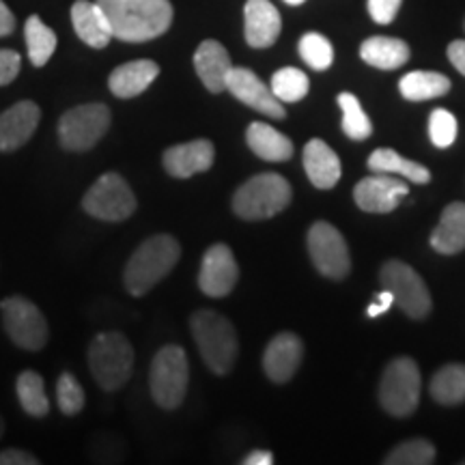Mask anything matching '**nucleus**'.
Instances as JSON below:
<instances>
[{
	"label": "nucleus",
	"instance_id": "1",
	"mask_svg": "<svg viewBox=\"0 0 465 465\" xmlns=\"http://www.w3.org/2000/svg\"><path fill=\"white\" fill-rule=\"evenodd\" d=\"M114 39L143 44L164 35L173 25L171 0H97Z\"/></svg>",
	"mask_w": 465,
	"mask_h": 465
},
{
	"label": "nucleus",
	"instance_id": "2",
	"mask_svg": "<svg viewBox=\"0 0 465 465\" xmlns=\"http://www.w3.org/2000/svg\"><path fill=\"white\" fill-rule=\"evenodd\" d=\"M182 257V246L173 235H153L132 254L124 272L125 289L134 298L149 293L162 278L171 274Z\"/></svg>",
	"mask_w": 465,
	"mask_h": 465
},
{
	"label": "nucleus",
	"instance_id": "3",
	"mask_svg": "<svg viewBox=\"0 0 465 465\" xmlns=\"http://www.w3.org/2000/svg\"><path fill=\"white\" fill-rule=\"evenodd\" d=\"M190 325L203 362L216 375L231 373L240 353V341L229 319L216 311H199L192 315Z\"/></svg>",
	"mask_w": 465,
	"mask_h": 465
},
{
	"label": "nucleus",
	"instance_id": "4",
	"mask_svg": "<svg viewBox=\"0 0 465 465\" xmlns=\"http://www.w3.org/2000/svg\"><path fill=\"white\" fill-rule=\"evenodd\" d=\"M89 369L102 391H119L134 369V347L121 332H102L89 345Z\"/></svg>",
	"mask_w": 465,
	"mask_h": 465
},
{
	"label": "nucleus",
	"instance_id": "5",
	"mask_svg": "<svg viewBox=\"0 0 465 465\" xmlns=\"http://www.w3.org/2000/svg\"><path fill=\"white\" fill-rule=\"evenodd\" d=\"M291 196V185L282 174L261 173L235 192L232 212L243 220H267L287 209Z\"/></svg>",
	"mask_w": 465,
	"mask_h": 465
},
{
	"label": "nucleus",
	"instance_id": "6",
	"mask_svg": "<svg viewBox=\"0 0 465 465\" xmlns=\"http://www.w3.org/2000/svg\"><path fill=\"white\" fill-rule=\"evenodd\" d=\"M190 381V364L183 347L166 345L151 362V397L162 410H177L183 403Z\"/></svg>",
	"mask_w": 465,
	"mask_h": 465
},
{
	"label": "nucleus",
	"instance_id": "7",
	"mask_svg": "<svg viewBox=\"0 0 465 465\" xmlns=\"http://www.w3.org/2000/svg\"><path fill=\"white\" fill-rule=\"evenodd\" d=\"M110 121L113 114L106 104L75 106L58 121V141L67 151H89L106 136Z\"/></svg>",
	"mask_w": 465,
	"mask_h": 465
},
{
	"label": "nucleus",
	"instance_id": "8",
	"mask_svg": "<svg viewBox=\"0 0 465 465\" xmlns=\"http://www.w3.org/2000/svg\"><path fill=\"white\" fill-rule=\"evenodd\" d=\"M420 371L411 358H397L386 366L380 386L383 410L392 416L414 414L420 401Z\"/></svg>",
	"mask_w": 465,
	"mask_h": 465
},
{
	"label": "nucleus",
	"instance_id": "9",
	"mask_svg": "<svg viewBox=\"0 0 465 465\" xmlns=\"http://www.w3.org/2000/svg\"><path fill=\"white\" fill-rule=\"evenodd\" d=\"M83 207L89 216L106 223H124L136 212L138 203L130 183L119 173H106L84 194Z\"/></svg>",
	"mask_w": 465,
	"mask_h": 465
},
{
	"label": "nucleus",
	"instance_id": "10",
	"mask_svg": "<svg viewBox=\"0 0 465 465\" xmlns=\"http://www.w3.org/2000/svg\"><path fill=\"white\" fill-rule=\"evenodd\" d=\"M3 312L5 332L20 349L26 351H39L48 342V322H45L44 312L33 304L31 300L14 295V298H5L0 304Z\"/></svg>",
	"mask_w": 465,
	"mask_h": 465
},
{
	"label": "nucleus",
	"instance_id": "11",
	"mask_svg": "<svg viewBox=\"0 0 465 465\" xmlns=\"http://www.w3.org/2000/svg\"><path fill=\"white\" fill-rule=\"evenodd\" d=\"M383 289L394 295V304L411 319H424L431 311V295L420 274L403 261H388L381 267Z\"/></svg>",
	"mask_w": 465,
	"mask_h": 465
},
{
	"label": "nucleus",
	"instance_id": "12",
	"mask_svg": "<svg viewBox=\"0 0 465 465\" xmlns=\"http://www.w3.org/2000/svg\"><path fill=\"white\" fill-rule=\"evenodd\" d=\"M308 252L312 263L323 276L341 281L351 270L347 243L336 226L330 223H315L308 231Z\"/></svg>",
	"mask_w": 465,
	"mask_h": 465
},
{
	"label": "nucleus",
	"instance_id": "13",
	"mask_svg": "<svg viewBox=\"0 0 465 465\" xmlns=\"http://www.w3.org/2000/svg\"><path fill=\"white\" fill-rule=\"evenodd\" d=\"M407 194H410V185L383 173H373V177L362 179L353 188L356 205L366 213H391Z\"/></svg>",
	"mask_w": 465,
	"mask_h": 465
},
{
	"label": "nucleus",
	"instance_id": "14",
	"mask_svg": "<svg viewBox=\"0 0 465 465\" xmlns=\"http://www.w3.org/2000/svg\"><path fill=\"white\" fill-rule=\"evenodd\" d=\"M240 278V267L232 257V250L226 243H216L205 252L201 263L199 287L209 298L229 295Z\"/></svg>",
	"mask_w": 465,
	"mask_h": 465
},
{
	"label": "nucleus",
	"instance_id": "15",
	"mask_svg": "<svg viewBox=\"0 0 465 465\" xmlns=\"http://www.w3.org/2000/svg\"><path fill=\"white\" fill-rule=\"evenodd\" d=\"M226 91L232 93L246 106L257 110V113H263L272 119H284L282 102L276 100L270 86L252 69L232 67L229 78H226Z\"/></svg>",
	"mask_w": 465,
	"mask_h": 465
},
{
	"label": "nucleus",
	"instance_id": "16",
	"mask_svg": "<svg viewBox=\"0 0 465 465\" xmlns=\"http://www.w3.org/2000/svg\"><path fill=\"white\" fill-rule=\"evenodd\" d=\"M42 121V108L31 100L17 102L0 114V151H15L31 141Z\"/></svg>",
	"mask_w": 465,
	"mask_h": 465
},
{
	"label": "nucleus",
	"instance_id": "17",
	"mask_svg": "<svg viewBox=\"0 0 465 465\" xmlns=\"http://www.w3.org/2000/svg\"><path fill=\"white\" fill-rule=\"evenodd\" d=\"M213 158H216V149L213 144L201 138V141H192L183 144H174V147L164 151V168L166 173L174 179H190L194 174L205 173L212 168Z\"/></svg>",
	"mask_w": 465,
	"mask_h": 465
},
{
	"label": "nucleus",
	"instance_id": "18",
	"mask_svg": "<svg viewBox=\"0 0 465 465\" xmlns=\"http://www.w3.org/2000/svg\"><path fill=\"white\" fill-rule=\"evenodd\" d=\"M302 356H304V345H302L298 334L282 332L274 336L263 353V369L267 377L276 383L289 381L298 373Z\"/></svg>",
	"mask_w": 465,
	"mask_h": 465
},
{
	"label": "nucleus",
	"instance_id": "19",
	"mask_svg": "<svg viewBox=\"0 0 465 465\" xmlns=\"http://www.w3.org/2000/svg\"><path fill=\"white\" fill-rule=\"evenodd\" d=\"M243 33H246V42L252 48H270L276 44L278 35H281L282 20L281 14L270 0H248L246 9H243Z\"/></svg>",
	"mask_w": 465,
	"mask_h": 465
},
{
	"label": "nucleus",
	"instance_id": "20",
	"mask_svg": "<svg viewBox=\"0 0 465 465\" xmlns=\"http://www.w3.org/2000/svg\"><path fill=\"white\" fill-rule=\"evenodd\" d=\"M194 69L207 91L223 93L226 91V78H229L232 63L223 44L205 39L194 52Z\"/></svg>",
	"mask_w": 465,
	"mask_h": 465
},
{
	"label": "nucleus",
	"instance_id": "21",
	"mask_svg": "<svg viewBox=\"0 0 465 465\" xmlns=\"http://www.w3.org/2000/svg\"><path fill=\"white\" fill-rule=\"evenodd\" d=\"M158 75V63L149 61V58L130 61L125 63V65H119L113 74H110L108 89L113 91V95L121 97V100H130V97H136L147 91Z\"/></svg>",
	"mask_w": 465,
	"mask_h": 465
},
{
	"label": "nucleus",
	"instance_id": "22",
	"mask_svg": "<svg viewBox=\"0 0 465 465\" xmlns=\"http://www.w3.org/2000/svg\"><path fill=\"white\" fill-rule=\"evenodd\" d=\"M72 22L75 35L91 48L102 50L110 44V39H114L113 31H110L108 17L97 3L75 0L72 7Z\"/></svg>",
	"mask_w": 465,
	"mask_h": 465
},
{
	"label": "nucleus",
	"instance_id": "23",
	"mask_svg": "<svg viewBox=\"0 0 465 465\" xmlns=\"http://www.w3.org/2000/svg\"><path fill=\"white\" fill-rule=\"evenodd\" d=\"M304 171L315 188L330 190L341 179V160L323 141L312 138L304 147Z\"/></svg>",
	"mask_w": 465,
	"mask_h": 465
},
{
	"label": "nucleus",
	"instance_id": "24",
	"mask_svg": "<svg viewBox=\"0 0 465 465\" xmlns=\"http://www.w3.org/2000/svg\"><path fill=\"white\" fill-rule=\"evenodd\" d=\"M431 246L440 254H457L465 250V203H450L431 232Z\"/></svg>",
	"mask_w": 465,
	"mask_h": 465
},
{
	"label": "nucleus",
	"instance_id": "25",
	"mask_svg": "<svg viewBox=\"0 0 465 465\" xmlns=\"http://www.w3.org/2000/svg\"><path fill=\"white\" fill-rule=\"evenodd\" d=\"M246 143L265 162H284L293 155V143L282 132L267 124H250L246 130Z\"/></svg>",
	"mask_w": 465,
	"mask_h": 465
},
{
	"label": "nucleus",
	"instance_id": "26",
	"mask_svg": "<svg viewBox=\"0 0 465 465\" xmlns=\"http://www.w3.org/2000/svg\"><path fill=\"white\" fill-rule=\"evenodd\" d=\"M360 56L371 67L391 72L410 61V45L397 37H369L360 45Z\"/></svg>",
	"mask_w": 465,
	"mask_h": 465
},
{
	"label": "nucleus",
	"instance_id": "27",
	"mask_svg": "<svg viewBox=\"0 0 465 465\" xmlns=\"http://www.w3.org/2000/svg\"><path fill=\"white\" fill-rule=\"evenodd\" d=\"M369 168L371 173H383V174H399V177L407 179L414 183H429L431 182V171L427 166L418 164L414 160H407L403 155L397 153L394 149H377L369 155Z\"/></svg>",
	"mask_w": 465,
	"mask_h": 465
},
{
	"label": "nucleus",
	"instance_id": "28",
	"mask_svg": "<svg viewBox=\"0 0 465 465\" xmlns=\"http://www.w3.org/2000/svg\"><path fill=\"white\" fill-rule=\"evenodd\" d=\"M399 91L410 102H427L446 95L450 80L440 72H410L401 78Z\"/></svg>",
	"mask_w": 465,
	"mask_h": 465
},
{
	"label": "nucleus",
	"instance_id": "29",
	"mask_svg": "<svg viewBox=\"0 0 465 465\" xmlns=\"http://www.w3.org/2000/svg\"><path fill=\"white\" fill-rule=\"evenodd\" d=\"M17 399H20L22 410L33 418H44L50 411V401L45 397V386L44 377L35 371H25L20 373L15 383Z\"/></svg>",
	"mask_w": 465,
	"mask_h": 465
},
{
	"label": "nucleus",
	"instance_id": "30",
	"mask_svg": "<svg viewBox=\"0 0 465 465\" xmlns=\"http://www.w3.org/2000/svg\"><path fill=\"white\" fill-rule=\"evenodd\" d=\"M28 58L35 67H44L56 50V33L45 26L39 15H31L25 26Z\"/></svg>",
	"mask_w": 465,
	"mask_h": 465
},
{
	"label": "nucleus",
	"instance_id": "31",
	"mask_svg": "<svg viewBox=\"0 0 465 465\" xmlns=\"http://www.w3.org/2000/svg\"><path fill=\"white\" fill-rule=\"evenodd\" d=\"M433 399L441 405H457L465 401V364H449L438 371L431 381Z\"/></svg>",
	"mask_w": 465,
	"mask_h": 465
},
{
	"label": "nucleus",
	"instance_id": "32",
	"mask_svg": "<svg viewBox=\"0 0 465 465\" xmlns=\"http://www.w3.org/2000/svg\"><path fill=\"white\" fill-rule=\"evenodd\" d=\"M339 106L342 110V132L347 134L351 141H366L373 134V124L366 116L362 104L353 93H341Z\"/></svg>",
	"mask_w": 465,
	"mask_h": 465
},
{
	"label": "nucleus",
	"instance_id": "33",
	"mask_svg": "<svg viewBox=\"0 0 465 465\" xmlns=\"http://www.w3.org/2000/svg\"><path fill=\"white\" fill-rule=\"evenodd\" d=\"M272 93L276 95V100L282 104H293L304 100L311 83H308V75L298 67H282L272 75Z\"/></svg>",
	"mask_w": 465,
	"mask_h": 465
},
{
	"label": "nucleus",
	"instance_id": "34",
	"mask_svg": "<svg viewBox=\"0 0 465 465\" xmlns=\"http://www.w3.org/2000/svg\"><path fill=\"white\" fill-rule=\"evenodd\" d=\"M300 56L308 67H312L315 72H325V69L332 67L334 61V48L330 44L328 37L319 33H306L300 39Z\"/></svg>",
	"mask_w": 465,
	"mask_h": 465
},
{
	"label": "nucleus",
	"instance_id": "35",
	"mask_svg": "<svg viewBox=\"0 0 465 465\" xmlns=\"http://www.w3.org/2000/svg\"><path fill=\"white\" fill-rule=\"evenodd\" d=\"M435 461V449L427 440H410L399 444L386 457V465H429Z\"/></svg>",
	"mask_w": 465,
	"mask_h": 465
},
{
	"label": "nucleus",
	"instance_id": "36",
	"mask_svg": "<svg viewBox=\"0 0 465 465\" xmlns=\"http://www.w3.org/2000/svg\"><path fill=\"white\" fill-rule=\"evenodd\" d=\"M56 401L58 407L65 416H75L83 411L84 407V391L80 386V381L75 380L72 373H63L56 381Z\"/></svg>",
	"mask_w": 465,
	"mask_h": 465
},
{
	"label": "nucleus",
	"instance_id": "37",
	"mask_svg": "<svg viewBox=\"0 0 465 465\" xmlns=\"http://www.w3.org/2000/svg\"><path fill=\"white\" fill-rule=\"evenodd\" d=\"M457 130L459 125L455 114L449 113V110L435 108L429 116V136H431V143L438 149L450 147L457 141Z\"/></svg>",
	"mask_w": 465,
	"mask_h": 465
},
{
	"label": "nucleus",
	"instance_id": "38",
	"mask_svg": "<svg viewBox=\"0 0 465 465\" xmlns=\"http://www.w3.org/2000/svg\"><path fill=\"white\" fill-rule=\"evenodd\" d=\"M403 0H369V14L377 25H391Z\"/></svg>",
	"mask_w": 465,
	"mask_h": 465
},
{
	"label": "nucleus",
	"instance_id": "39",
	"mask_svg": "<svg viewBox=\"0 0 465 465\" xmlns=\"http://www.w3.org/2000/svg\"><path fill=\"white\" fill-rule=\"evenodd\" d=\"M22 58L15 50H0V86L14 83L20 74Z\"/></svg>",
	"mask_w": 465,
	"mask_h": 465
},
{
	"label": "nucleus",
	"instance_id": "40",
	"mask_svg": "<svg viewBox=\"0 0 465 465\" xmlns=\"http://www.w3.org/2000/svg\"><path fill=\"white\" fill-rule=\"evenodd\" d=\"M0 465H39V459L33 452L20 449L0 450Z\"/></svg>",
	"mask_w": 465,
	"mask_h": 465
},
{
	"label": "nucleus",
	"instance_id": "41",
	"mask_svg": "<svg viewBox=\"0 0 465 465\" xmlns=\"http://www.w3.org/2000/svg\"><path fill=\"white\" fill-rule=\"evenodd\" d=\"M392 304H394V295H392L391 291H388V289H383L381 293L377 295V298H375L373 304H371L369 308H366V315L373 317V319H375V317H381L383 312L391 311V306H392Z\"/></svg>",
	"mask_w": 465,
	"mask_h": 465
},
{
	"label": "nucleus",
	"instance_id": "42",
	"mask_svg": "<svg viewBox=\"0 0 465 465\" xmlns=\"http://www.w3.org/2000/svg\"><path fill=\"white\" fill-rule=\"evenodd\" d=\"M449 58L457 72L465 75V39H457L449 45Z\"/></svg>",
	"mask_w": 465,
	"mask_h": 465
},
{
	"label": "nucleus",
	"instance_id": "43",
	"mask_svg": "<svg viewBox=\"0 0 465 465\" xmlns=\"http://www.w3.org/2000/svg\"><path fill=\"white\" fill-rule=\"evenodd\" d=\"M15 31V17L7 5L0 0V37H7Z\"/></svg>",
	"mask_w": 465,
	"mask_h": 465
},
{
	"label": "nucleus",
	"instance_id": "44",
	"mask_svg": "<svg viewBox=\"0 0 465 465\" xmlns=\"http://www.w3.org/2000/svg\"><path fill=\"white\" fill-rule=\"evenodd\" d=\"M274 463V455L270 450H254L243 459V465H272Z\"/></svg>",
	"mask_w": 465,
	"mask_h": 465
},
{
	"label": "nucleus",
	"instance_id": "45",
	"mask_svg": "<svg viewBox=\"0 0 465 465\" xmlns=\"http://www.w3.org/2000/svg\"><path fill=\"white\" fill-rule=\"evenodd\" d=\"M284 3H287V5H302V3H306V0H284Z\"/></svg>",
	"mask_w": 465,
	"mask_h": 465
},
{
	"label": "nucleus",
	"instance_id": "46",
	"mask_svg": "<svg viewBox=\"0 0 465 465\" xmlns=\"http://www.w3.org/2000/svg\"><path fill=\"white\" fill-rule=\"evenodd\" d=\"M3 433H5V420L3 416H0V438H3Z\"/></svg>",
	"mask_w": 465,
	"mask_h": 465
}]
</instances>
